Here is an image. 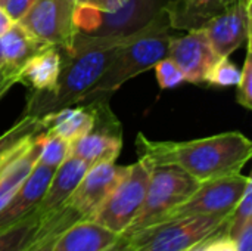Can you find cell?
Instances as JSON below:
<instances>
[{
	"mask_svg": "<svg viewBox=\"0 0 252 251\" xmlns=\"http://www.w3.org/2000/svg\"><path fill=\"white\" fill-rule=\"evenodd\" d=\"M142 28L130 34H77L71 50H61L62 68L55 87L46 92H30L21 115L41 118L62 108L78 105L117 58L121 47L134 38Z\"/></svg>",
	"mask_w": 252,
	"mask_h": 251,
	"instance_id": "6da1fadb",
	"label": "cell"
},
{
	"mask_svg": "<svg viewBox=\"0 0 252 251\" xmlns=\"http://www.w3.org/2000/svg\"><path fill=\"white\" fill-rule=\"evenodd\" d=\"M136 148L140 158L154 166H176L199 183L241 173L252 157L251 141L239 132L185 142L151 141L139 133Z\"/></svg>",
	"mask_w": 252,
	"mask_h": 251,
	"instance_id": "7a4b0ae2",
	"label": "cell"
},
{
	"mask_svg": "<svg viewBox=\"0 0 252 251\" xmlns=\"http://www.w3.org/2000/svg\"><path fill=\"white\" fill-rule=\"evenodd\" d=\"M170 19L162 7L142 31L126 43L117 58L106 68L103 75L83 96L80 104L92 101H109V96L117 92L126 81L154 68L159 61L168 58L170 46Z\"/></svg>",
	"mask_w": 252,
	"mask_h": 251,
	"instance_id": "3957f363",
	"label": "cell"
},
{
	"mask_svg": "<svg viewBox=\"0 0 252 251\" xmlns=\"http://www.w3.org/2000/svg\"><path fill=\"white\" fill-rule=\"evenodd\" d=\"M229 216H186L158 222L130 237L126 251H189L226 232Z\"/></svg>",
	"mask_w": 252,
	"mask_h": 251,
	"instance_id": "277c9868",
	"label": "cell"
},
{
	"mask_svg": "<svg viewBox=\"0 0 252 251\" xmlns=\"http://www.w3.org/2000/svg\"><path fill=\"white\" fill-rule=\"evenodd\" d=\"M199 182L176 166H152L143 206L123 237H130L162 222L177 206L185 203Z\"/></svg>",
	"mask_w": 252,
	"mask_h": 251,
	"instance_id": "5b68a950",
	"label": "cell"
},
{
	"mask_svg": "<svg viewBox=\"0 0 252 251\" xmlns=\"http://www.w3.org/2000/svg\"><path fill=\"white\" fill-rule=\"evenodd\" d=\"M152 166L151 161L140 157L134 164L127 166L124 176L90 220L124 235L143 206Z\"/></svg>",
	"mask_w": 252,
	"mask_h": 251,
	"instance_id": "8992f818",
	"label": "cell"
},
{
	"mask_svg": "<svg viewBox=\"0 0 252 251\" xmlns=\"http://www.w3.org/2000/svg\"><path fill=\"white\" fill-rule=\"evenodd\" d=\"M77 7L74 0H35L18 22L40 41L69 52L78 34Z\"/></svg>",
	"mask_w": 252,
	"mask_h": 251,
	"instance_id": "52a82bcc",
	"label": "cell"
},
{
	"mask_svg": "<svg viewBox=\"0 0 252 251\" xmlns=\"http://www.w3.org/2000/svg\"><path fill=\"white\" fill-rule=\"evenodd\" d=\"M251 182L250 176H242L241 173L202 182L164 220L186 216H230Z\"/></svg>",
	"mask_w": 252,
	"mask_h": 251,
	"instance_id": "ba28073f",
	"label": "cell"
},
{
	"mask_svg": "<svg viewBox=\"0 0 252 251\" xmlns=\"http://www.w3.org/2000/svg\"><path fill=\"white\" fill-rule=\"evenodd\" d=\"M94 109V127L69 145V155L81 160L87 167L115 163L123 148L121 126L111 112L108 101L89 102Z\"/></svg>",
	"mask_w": 252,
	"mask_h": 251,
	"instance_id": "9c48e42d",
	"label": "cell"
},
{
	"mask_svg": "<svg viewBox=\"0 0 252 251\" xmlns=\"http://www.w3.org/2000/svg\"><path fill=\"white\" fill-rule=\"evenodd\" d=\"M251 4L252 0H239L201 27L220 58H229L252 37Z\"/></svg>",
	"mask_w": 252,
	"mask_h": 251,
	"instance_id": "30bf717a",
	"label": "cell"
},
{
	"mask_svg": "<svg viewBox=\"0 0 252 251\" xmlns=\"http://www.w3.org/2000/svg\"><path fill=\"white\" fill-rule=\"evenodd\" d=\"M126 170L127 166H117L115 163L89 167L65 206L75 212L80 219H93Z\"/></svg>",
	"mask_w": 252,
	"mask_h": 251,
	"instance_id": "8fae6325",
	"label": "cell"
},
{
	"mask_svg": "<svg viewBox=\"0 0 252 251\" xmlns=\"http://www.w3.org/2000/svg\"><path fill=\"white\" fill-rule=\"evenodd\" d=\"M168 58L177 64L186 81L195 84L204 83L210 70L220 59L202 28L189 30L188 34L180 37H171Z\"/></svg>",
	"mask_w": 252,
	"mask_h": 251,
	"instance_id": "7c38bea8",
	"label": "cell"
},
{
	"mask_svg": "<svg viewBox=\"0 0 252 251\" xmlns=\"http://www.w3.org/2000/svg\"><path fill=\"white\" fill-rule=\"evenodd\" d=\"M124 240L90 219H78L53 241L50 251H111Z\"/></svg>",
	"mask_w": 252,
	"mask_h": 251,
	"instance_id": "4fadbf2b",
	"label": "cell"
},
{
	"mask_svg": "<svg viewBox=\"0 0 252 251\" xmlns=\"http://www.w3.org/2000/svg\"><path fill=\"white\" fill-rule=\"evenodd\" d=\"M55 169L35 164L28 178L22 182L13 197L0 210V229H4L18 220L27 217L38 209V204L47 189Z\"/></svg>",
	"mask_w": 252,
	"mask_h": 251,
	"instance_id": "5bb4252c",
	"label": "cell"
},
{
	"mask_svg": "<svg viewBox=\"0 0 252 251\" xmlns=\"http://www.w3.org/2000/svg\"><path fill=\"white\" fill-rule=\"evenodd\" d=\"M44 132L32 136L0 166V210L35 167L41 152Z\"/></svg>",
	"mask_w": 252,
	"mask_h": 251,
	"instance_id": "9a60e30c",
	"label": "cell"
},
{
	"mask_svg": "<svg viewBox=\"0 0 252 251\" xmlns=\"http://www.w3.org/2000/svg\"><path fill=\"white\" fill-rule=\"evenodd\" d=\"M0 43L3 52V70L0 74L4 77H16L32 56L53 47L35 38L19 22H15L9 31L0 36Z\"/></svg>",
	"mask_w": 252,
	"mask_h": 251,
	"instance_id": "2e32d148",
	"label": "cell"
},
{
	"mask_svg": "<svg viewBox=\"0 0 252 251\" xmlns=\"http://www.w3.org/2000/svg\"><path fill=\"white\" fill-rule=\"evenodd\" d=\"M87 169L89 167L81 160L69 155L55 169L47 189L38 204V210L41 213H52L62 209L78 186Z\"/></svg>",
	"mask_w": 252,
	"mask_h": 251,
	"instance_id": "e0dca14e",
	"label": "cell"
},
{
	"mask_svg": "<svg viewBox=\"0 0 252 251\" xmlns=\"http://www.w3.org/2000/svg\"><path fill=\"white\" fill-rule=\"evenodd\" d=\"M62 68V53L56 47H47L32 56L18 72L19 84H24L30 92L52 90L58 81Z\"/></svg>",
	"mask_w": 252,
	"mask_h": 251,
	"instance_id": "ac0fdd59",
	"label": "cell"
},
{
	"mask_svg": "<svg viewBox=\"0 0 252 251\" xmlns=\"http://www.w3.org/2000/svg\"><path fill=\"white\" fill-rule=\"evenodd\" d=\"M41 118L47 132L55 133L69 142L87 135L94 127V109L90 104L66 107Z\"/></svg>",
	"mask_w": 252,
	"mask_h": 251,
	"instance_id": "d6986e66",
	"label": "cell"
},
{
	"mask_svg": "<svg viewBox=\"0 0 252 251\" xmlns=\"http://www.w3.org/2000/svg\"><path fill=\"white\" fill-rule=\"evenodd\" d=\"M170 25L176 28H201L223 9L219 0H174L164 4Z\"/></svg>",
	"mask_w": 252,
	"mask_h": 251,
	"instance_id": "ffe728a7",
	"label": "cell"
},
{
	"mask_svg": "<svg viewBox=\"0 0 252 251\" xmlns=\"http://www.w3.org/2000/svg\"><path fill=\"white\" fill-rule=\"evenodd\" d=\"M44 121L40 117L21 115V118L0 135V166L10 158L24 143H27L32 136L44 132Z\"/></svg>",
	"mask_w": 252,
	"mask_h": 251,
	"instance_id": "44dd1931",
	"label": "cell"
},
{
	"mask_svg": "<svg viewBox=\"0 0 252 251\" xmlns=\"http://www.w3.org/2000/svg\"><path fill=\"white\" fill-rule=\"evenodd\" d=\"M69 145H71L69 141L46 130L43 138L41 152L37 163L50 169H56L69 157Z\"/></svg>",
	"mask_w": 252,
	"mask_h": 251,
	"instance_id": "7402d4cb",
	"label": "cell"
},
{
	"mask_svg": "<svg viewBox=\"0 0 252 251\" xmlns=\"http://www.w3.org/2000/svg\"><path fill=\"white\" fill-rule=\"evenodd\" d=\"M252 220V182L247 186L242 198L235 206L233 212L230 213L227 219L226 226V235L232 240L236 238V235L242 231V228Z\"/></svg>",
	"mask_w": 252,
	"mask_h": 251,
	"instance_id": "603a6c76",
	"label": "cell"
},
{
	"mask_svg": "<svg viewBox=\"0 0 252 251\" xmlns=\"http://www.w3.org/2000/svg\"><path fill=\"white\" fill-rule=\"evenodd\" d=\"M241 80V70L229 61V58H220L210 70L204 83L216 87L236 86Z\"/></svg>",
	"mask_w": 252,
	"mask_h": 251,
	"instance_id": "cb8c5ba5",
	"label": "cell"
},
{
	"mask_svg": "<svg viewBox=\"0 0 252 251\" xmlns=\"http://www.w3.org/2000/svg\"><path fill=\"white\" fill-rule=\"evenodd\" d=\"M251 38L247 41V56L244 67L241 70V80L236 84L238 93H236V101L241 107L251 109L252 108V44Z\"/></svg>",
	"mask_w": 252,
	"mask_h": 251,
	"instance_id": "d4e9b609",
	"label": "cell"
},
{
	"mask_svg": "<svg viewBox=\"0 0 252 251\" xmlns=\"http://www.w3.org/2000/svg\"><path fill=\"white\" fill-rule=\"evenodd\" d=\"M154 70H155V75H157V80H158V84L161 89H174L186 81L182 70L170 58L159 61L154 67Z\"/></svg>",
	"mask_w": 252,
	"mask_h": 251,
	"instance_id": "484cf974",
	"label": "cell"
},
{
	"mask_svg": "<svg viewBox=\"0 0 252 251\" xmlns=\"http://www.w3.org/2000/svg\"><path fill=\"white\" fill-rule=\"evenodd\" d=\"M192 251H236L235 241L226 235V232L213 235L211 238L205 240L202 244L196 246Z\"/></svg>",
	"mask_w": 252,
	"mask_h": 251,
	"instance_id": "4316f807",
	"label": "cell"
},
{
	"mask_svg": "<svg viewBox=\"0 0 252 251\" xmlns=\"http://www.w3.org/2000/svg\"><path fill=\"white\" fill-rule=\"evenodd\" d=\"M34 1L35 0H3L0 6H3L4 10L10 15V18L15 22H18L34 4Z\"/></svg>",
	"mask_w": 252,
	"mask_h": 251,
	"instance_id": "83f0119b",
	"label": "cell"
},
{
	"mask_svg": "<svg viewBox=\"0 0 252 251\" xmlns=\"http://www.w3.org/2000/svg\"><path fill=\"white\" fill-rule=\"evenodd\" d=\"M78 6H86V7H93L106 13H112L117 12L118 9H121L127 0H74Z\"/></svg>",
	"mask_w": 252,
	"mask_h": 251,
	"instance_id": "f1b7e54d",
	"label": "cell"
},
{
	"mask_svg": "<svg viewBox=\"0 0 252 251\" xmlns=\"http://www.w3.org/2000/svg\"><path fill=\"white\" fill-rule=\"evenodd\" d=\"M233 241L236 251H252V220L242 228Z\"/></svg>",
	"mask_w": 252,
	"mask_h": 251,
	"instance_id": "f546056e",
	"label": "cell"
},
{
	"mask_svg": "<svg viewBox=\"0 0 252 251\" xmlns=\"http://www.w3.org/2000/svg\"><path fill=\"white\" fill-rule=\"evenodd\" d=\"M15 24V21L10 18V15L4 10L3 6H0V36H3L6 31L10 30V27Z\"/></svg>",
	"mask_w": 252,
	"mask_h": 251,
	"instance_id": "4dcf8cb0",
	"label": "cell"
},
{
	"mask_svg": "<svg viewBox=\"0 0 252 251\" xmlns=\"http://www.w3.org/2000/svg\"><path fill=\"white\" fill-rule=\"evenodd\" d=\"M15 84H18L16 77H4V75L0 74V101L4 98V95H6Z\"/></svg>",
	"mask_w": 252,
	"mask_h": 251,
	"instance_id": "1f68e13d",
	"label": "cell"
},
{
	"mask_svg": "<svg viewBox=\"0 0 252 251\" xmlns=\"http://www.w3.org/2000/svg\"><path fill=\"white\" fill-rule=\"evenodd\" d=\"M219 1H220V4H221L223 7H229V6H232V4L238 3L239 0H219Z\"/></svg>",
	"mask_w": 252,
	"mask_h": 251,
	"instance_id": "d6a6232c",
	"label": "cell"
},
{
	"mask_svg": "<svg viewBox=\"0 0 252 251\" xmlns=\"http://www.w3.org/2000/svg\"><path fill=\"white\" fill-rule=\"evenodd\" d=\"M124 246H126V237H124V240H123V241H121V243H120L117 247H114V249H112L111 251H123L124 250Z\"/></svg>",
	"mask_w": 252,
	"mask_h": 251,
	"instance_id": "836d02e7",
	"label": "cell"
},
{
	"mask_svg": "<svg viewBox=\"0 0 252 251\" xmlns=\"http://www.w3.org/2000/svg\"><path fill=\"white\" fill-rule=\"evenodd\" d=\"M126 241H127V240H126ZM123 251H126V246H124V250H123Z\"/></svg>",
	"mask_w": 252,
	"mask_h": 251,
	"instance_id": "e575fe53",
	"label": "cell"
},
{
	"mask_svg": "<svg viewBox=\"0 0 252 251\" xmlns=\"http://www.w3.org/2000/svg\"><path fill=\"white\" fill-rule=\"evenodd\" d=\"M1 3H3V0H0V4H1Z\"/></svg>",
	"mask_w": 252,
	"mask_h": 251,
	"instance_id": "d590c367",
	"label": "cell"
},
{
	"mask_svg": "<svg viewBox=\"0 0 252 251\" xmlns=\"http://www.w3.org/2000/svg\"><path fill=\"white\" fill-rule=\"evenodd\" d=\"M192 250H193V249H192ZM192 250H189V251H192Z\"/></svg>",
	"mask_w": 252,
	"mask_h": 251,
	"instance_id": "8d00e7d4",
	"label": "cell"
}]
</instances>
